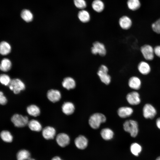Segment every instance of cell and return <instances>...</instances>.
<instances>
[{
    "mask_svg": "<svg viewBox=\"0 0 160 160\" xmlns=\"http://www.w3.org/2000/svg\"><path fill=\"white\" fill-rule=\"evenodd\" d=\"M106 120V116L103 114L97 113L92 115L89 120V123L91 127L94 129L98 128L100 124Z\"/></svg>",
    "mask_w": 160,
    "mask_h": 160,
    "instance_id": "1",
    "label": "cell"
},
{
    "mask_svg": "<svg viewBox=\"0 0 160 160\" xmlns=\"http://www.w3.org/2000/svg\"><path fill=\"white\" fill-rule=\"evenodd\" d=\"M90 50L93 55H98L101 57L105 56L107 53L106 48L104 44L97 41L92 43Z\"/></svg>",
    "mask_w": 160,
    "mask_h": 160,
    "instance_id": "2",
    "label": "cell"
},
{
    "mask_svg": "<svg viewBox=\"0 0 160 160\" xmlns=\"http://www.w3.org/2000/svg\"><path fill=\"white\" fill-rule=\"evenodd\" d=\"M123 128L124 131L129 133L131 136L136 137L138 132V126L137 122L134 120L126 121L123 124Z\"/></svg>",
    "mask_w": 160,
    "mask_h": 160,
    "instance_id": "3",
    "label": "cell"
},
{
    "mask_svg": "<svg viewBox=\"0 0 160 160\" xmlns=\"http://www.w3.org/2000/svg\"><path fill=\"white\" fill-rule=\"evenodd\" d=\"M109 69L106 65L102 64L100 66L97 74L100 80L106 85L109 84L111 81V77L108 74Z\"/></svg>",
    "mask_w": 160,
    "mask_h": 160,
    "instance_id": "4",
    "label": "cell"
},
{
    "mask_svg": "<svg viewBox=\"0 0 160 160\" xmlns=\"http://www.w3.org/2000/svg\"><path fill=\"white\" fill-rule=\"evenodd\" d=\"M140 51L146 61H150L153 59L155 56L154 48L151 45L144 44L141 47Z\"/></svg>",
    "mask_w": 160,
    "mask_h": 160,
    "instance_id": "5",
    "label": "cell"
},
{
    "mask_svg": "<svg viewBox=\"0 0 160 160\" xmlns=\"http://www.w3.org/2000/svg\"><path fill=\"white\" fill-rule=\"evenodd\" d=\"M8 86L9 89L16 94L19 93L25 88L24 83L20 79L17 78L11 80Z\"/></svg>",
    "mask_w": 160,
    "mask_h": 160,
    "instance_id": "6",
    "label": "cell"
},
{
    "mask_svg": "<svg viewBox=\"0 0 160 160\" xmlns=\"http://www.w3.org/2000/svg\"><path fill=\"white\" fill-rule=\"evenodd\" d=\"M11 121L14 126L18 127H22L28 124V119L27 116L18 114H14L11 118Z\"/></svg>",
    "mask_w": 160,
    "mask_h": 160,
    "instance_id": "7",
    "label": "cell"
},
{
    "mask_svg": "<svg viewBox=\"0 0 160 160\" xmlns=\"http://www.w3.org/2000/svg\"><path fill=\"white\" fill-rule=\"evenodd\" d=\"M143 115L146 119H153L156 115L157 112L155 108L151 104H145L143 107Z\"/></svg>",
    "mask_w": 160,
    "mask_h": 160,
    "instance_id": "8",
    "label": "cell"
},
{
    "mask_svg": "<svg viewBox=\"0 0 160 160\" xmlns=\"http://www.w3.org/2000/svg\"><path fill=\"white\" fill-rule=\"evenodd\" d=\"M118 23L120 28L124 30H127L130 29L133 24L131 19L126 15L121 17L119 19Z\"/></svg>",
    "mask_w": 160,
    "mask_h": 160,
    "instance_id": "9",
    "label": "cell"
},
{
    "mask_svg": "<svg viewBox=\"0 0 160 160\" xmlns=\"http://www.w3.org/2000/svg\"><path fill=\"white\" fill-rule=\"evenodd\" d=\"M126 99L128 102L132 105H137L141 101L139 93L135 91L128 93L126 96Z\"/></svg>",
    "mask_w": 160,
    "mask_h": 160,
    "instance_id": "10",
    "label": "cell"
},
{
    "mask_svg": "<svg viewBox=\"0 0 160 160\" xmlns=\"http://www.w3.org/2000/svg\"><path fill=\"white\" fill-rule=\"evenodd\" d=\"M58 144L60 147H64L69 144L70 138L67 134L61 133L58 134L56 138Z\"/></svg>",
    "mask_w": 160,
    "mask_h": 160,
    "instance_id": "11",
    "label": "cell"
},
{
    "mask_svg": "<svg viewBox=\"0 0 160 160\" xmlns=\"http://www.w3.org/2000/svg\"><path fill=\"white\" fill-rule=\"evenodd\" d=\"M137 69L141 74L147 75L151 72V68L150 64L147 61L143 60L139 63Z\"/></svg>",
    "mask_w": 160,
    "mask_h": 160,
    "instance_id": "12",
    "label": "cell"
},
{
    "mask_svg": "<svg viewBox=\"0 0 160 160\" xmlns=\"http://www.w3.org/2000/svg\"><path fill=\"white\" fill-rule=\"evenodd\" d=\"M47 97L49 101L53 103H55L59 101L61 98V95L59 91L52 89L47 91Z\"/></svg>",
    "mask_w": 160,
    "mask_h": 160,
    "instance_id": "13",
    "label": "cell"
},
{
    "mask_svg": "<svg viewBox=\"0 0 160 160\" xmlns=\"http://www.w3.org/2000/svg\"><path fill=\"white\" fill-rule=\"evenodd\" d=\"M56 130L53 127L47 126L42 130V134L45 139L48 140L54 138L56 134Z\"/></svg>",
    "mask_w": 160,
    "mask_h": 160,
    "instance_id": "14",
    "label": "cell"
},
{
    "mask_svg": "<svg viewBox=\"0 0 160 160\" xmlns=\"http://www.w3.org/2000/svg\"><path fill=\"white\" fill-rule=\"evenodd\" d=\"M74 143L77 148L80 149H84L87 146L88 140L84 136L80 135L75 139Z\"/></svg>",
    "mask_w": 160,
    "mask_h": 160,
    "instance_id": "15",
    "label": "cell"
},
{
    "mask_svg": "<svg viewBox=\"0 0 160 160\" xmlns=\"http://www.w3.org/2000/svg\"><path fill=\"white\" fill-rule=\"evenodd\" d=\"M133 112V110L131 108L124 106L121 107L118 109L117 113L120 117L124 118L130 116Z\"/></svg>",
    "mask_w": 160,
    "mask_h": 160,
    "instance_id": "16",
    "label": "cell"
},
{
    "mask_svg": "<svg viewBox=\"0 0 160 160\" xmlns=\"http://www.w3.org/2000/svg\"><path fill=\"white\" fill-rule=\"evenodd\" d=\"M75 110V106L71 102H65L63 103L62 106V112L66 115L72 114L74 112Z\"/></svg>",
    "mask_w": 160,
    "mask_h": 160,
    "instance_id": "17",
    "label": "cell"
},
{
    "mask_svg": "<svg viewBox=\"0 0 160 160\" xmlns=\"http://www.w3.org/2000/svg\"><path fill=\"white\" fill-rule=\"evenodd\" d=\"M128 84L129 86L131 89L138 90L140 88L141 82L139 77L134 76L129 79Z\"/></svg>",
    "mask_w": 160,
    "mask_h": 160,
    "instance_id": "18",
    "label": "cell"
},
{
    "mask_svg": "<svg viewBox=\"0 0 160 160\" xmlns=\"http://www.w3.org/2000/svg\"><path fill=\"white\" fill-rule=\"evenodd\" d=\"M62 84L63 87L68 90L74 89L76 86L75 80L71 77H67L64 78Z\"/></svg>",
    "mask_w": 160,
    "mask_h": 160,
    "instance_id": "19",
    "label": "cell"
},
{
    "mask_svg": "<svg viewBox=\"0 0 160 160\" xmlns=\"http://www.w3.org/2000/svg\"><path fill=\"white\" fill-rule=\"evenodd\" d=\"M79 21L83 23H87L90 20V15L89 13L87 10H81L79 11L77 15Z\"/></svg>",
    "mask_w": 160,
    "mask_h": 160,
    "instance_id": "20",
    "label": "cell"
},
{
    "mask_svg": "<svg viewBox=\"0 0 160 160\" xmlns=\"http://www.w3.org/2000/svg\"><path fill=\"white\" fill-rule=\"evenodd\" d=\"M100 135L102 138L105 140H108L113 137L114 133L110 129L106 128L102 129L100 132Z\"/></svg>",
    "mask_w": 160,
    "mask_h": 160,
    "instance_id": "21",
    "label": "cell"
},
{
    "mask_svg": "<svg viewBox=\"0 0 160 160\" xmlns=\"http://www.w3.org/2000/svg\"><path fill=\"white\" fill-rule=\"evenodd\" d=\"M27 112L30 116L36 117L40 113L39 108L35 105H31L28 106L26 108Z\"/></svg>",
    "mask_w": 160,
    "mask_h": 160,
    "instance_id": "22",
    "label": "cell"
},
{
    "mask_svg": "<svg viewBox=\"0 0 160 160\" xmlns=\"http://www.w3.org/2000/svg\"><path fill=\"white\" fill-rule=\"evenodd\" d=\"M28 125L30 129L33 131L39 132L42 129L41 124L35 119H32L29 121Z\"/></svg>",
    "mask_w": 160,
    "mask_h": 160,
    "instance_id": "23",
    "label": "cell"
},
{
    "mask_svg": "<svg viewBox=\"0 0 160 160\" xmlns=\"http://www.w3.org/2000/svg\"><path fill=\"white\" fill-rule=\"evenodd\" d=\"M11 47L8 42L2 41L0 45V52L1 54L3 55H6L9 54L11 51Z\"/></svg>",
    "mask_w": 160,
    "mask_h": 160,
    "instance_id": "24",
    "label": "cell"
},
{
    "mask_svg": "<svg viewBox=\"0 0 160 160\" xmlns=\"http://www.w3.org/2000/svg\"><path fill=\"white\" fill-rule=\"evenodd\" d=\"M31 154L28 151L25 149L19 151L17 154V160H28L30 158Z\"/></svg>",
    "mask_w": 160,
    "mask_h": 160,
    "instance_id": "25",
    "label": "cell"
},
{
    "mask_svg": "<svg viewBox=\"0 0 160 160\" xmlns=\"http://www.w3.org/2000/svg\"><path fill=\"white\" fill-rule=\"evenodd\" d=\"M92 6L94 11L97 12L103 11L104 8L103 2L100 0H95L92 2Z\"/></svg>",
    "mask_w": 160,
    "mask_h": 160,
    "instance_id": "26",
    "label": "cell"
},
{
    "mask_svg": "<svg viewBox=\"0 0 160 160\" xmlns=\"http://www.w3.org/2000/svg\"><path fill=\"white\" fill-rule=\"evenodd\" d=\"M127 4L128 8L132 11L138 9L141 6L139 0H128Z\"/></svg>",
    "mask_w": 160,
    "mask_h": 160,
    "instance_id": "27",
    "label": "cell"
},
{
    "mask_svg": "<svg viewBox=\"0 0 160 160\" xmlns=\"http://www.w3.org/2000/svg\"><path fill=\"white\" fill-rule=\"evenodd\" d=\"M20 16L22 18L27 22L31 21L33 18V15L31 12L27 9L23 10L21 13Z\"/></svg>",
    "mask_w": 160,
    "mask_h": 160,
    "instance_id": "28",
    "label": "cell"
},
{
    "mask_svg": "<svg viewBox=\"0 0 160 160\" xmlns=\"http://www.w3.org/2000/svg\"><path fill=\"white\" fill-rule=\"evenodd\" d=\"M12 67V63L10 60L8 58H4L1 61L0 68L4 72L9 71Z\"/></svg>",
    "mask_w": 160,
    "mask_h": 160,
    "instance_id": "29",
    "label": "cell"
},
{
    "mask_svg": "<svg viewBox=\"0 0 160 160\" xmlns=\"http://www.w3.org/2000/svg\"><path fill=\"white\" fill-rule=\"evenodd\" d=\"M1 139L7 143H10L13 140V136L10 132L7 130H3L0 133Z\"/></svg>",
    "mask_w": 160,
    "mask_h": 160,
    "instance_id": "30",
    "label": "cell"
},
{
    "mask_svg": "<svg viewBox=\"0 0 160 160\" xmlns=\"http://www.w3.org/2000/svg\"><path fill=\"white\" fill-rule=\"evenodd\" d=\"M130 150L133 155L136 156H138L141 151L142 148L140 144L136 143H134L131 145Z\"/></svg>",
    "mask_w": 160,
    "mask_h": 160,
    "instance_id": "31",
    "label": "cell"
},
{
    "mask_svg": "<svg viewBox=\"0 0 160 160\" xmlns=\"http://www.w3.org/2000/svg\"><path fill=\"white\" fill-rule=\"evenodd\" d=\"M11 80L9 76L7 75L2 74L0 76L1 83L5 86H8Z\"/></svg>",
    "mask_w": 160,
    "mask_h": 160,
    "instance_id": "32",
    "label": "cell"
},
{
    "mask_svg": "<svg viewBox=\"0 0 160 160\" xmlns=\"http://www.w3.org/2000/svg\"><path fill=\"white\" fill-rule=\"evenodd\" d=\"M151 28L156 33L160 34V18L156 20L151 25Z\"/></svg>",
    "mask_w": 160,
    "mask_h": 160,
    "instance_id": "33",
    "label": "cell"
},
{
    "mask_svg": "<svg viewBox=\"0 0 160 160\" xmlns=\"http://www.w3.org/2000/svg\"><path fill=\"white\" fill-rule=\"evenodd\" d=\"M74 4L77 8L83 9L87 6V4L84 0H73Z\"/></svg>",
    "mask_w": 160,
    "mask_h": 160,
    "instance_id": "34",
    "label": "cell"
},
{
    "mask_svg": "<svg viewBox=\"0 0 160 160\" xmlns=\"http://www.w3.org/2000/svg\"><path fill=\"white\" fill-rule=\"evenodd\" d=\"M7 102V99L4 95L3 92L0 91V103L1 105H4L6 104Z\"/></svg>",
    "mask_w": 160,
    "mask_h": 160,
    "instance_id": "35",
    "label": "cell"
},
{
    "mask_svg": "<svg viewBox=\"0 0 160 160\" xmlns=\"http://www.w3.org/2000/svg\"><path fill=\"white\" fill-rule=\"evenodd\" d=\"M155 56L160 58V45H157L154 47Z\"/></svg>",
    "mask_w": 160,
    "mask_h": 160,
    "instance_id": "36",
    "label": "cell"
},
{
    "mask_svg": "<svg viewBox=\"0 0 160 160\" xmlns=\"http://www.w3.org/2000/svg\"><path fill=\"white\" fill-rule=\"evenodd\" d=\"M156 124L157 127L160 129V117L156 119Z\"/></svg>",
    "mask_w": 160,
    "mask_h": 160,
    "instance_id": "37",
    "label": "cell"
},
{
    "mask_svg": "<svg viewBox=\"0 0 160 160\" xmlns=\"http://www.w3.org/2000/svg\"><path fill=\"white\" fill-rule=\"evenodd\" d=\"M51 160H63L61 158L58 156H55L53 157Z\"/></svg>",
    "mask_w": 160,
    "mask_h": 160,
    "instance_id": "38",
    "label": "cell"
},
{
    "mask_svg": "<svg viewBox=\"0 0 160 160\" xmlns=\"http://www.w3.org/2000/svg\"><path fill=\"white\" fill-rule=\"evenodd\" d=\"M156 160H160V156H159L156 159Z\"/></svg>",
    "mask_w": 160,
    "mask_h": 160,
    "instance_id": "39",
    "label": "cell"
},
{
    "mask_svg": "<svg viewBox=\"0 0 160 160\" xmlns=\"http://www.w3.org/2000/svg\"><path fill=\"white\" fill-rule=\"evenodd\" d=\"M28 160H35L33 159L30 158V159H29Z\"/></svg>",
    "mask_w": 160,
    "mask_h": 160,
    "instance_id": "40",
    "label": "cell"
}]
</instances>
